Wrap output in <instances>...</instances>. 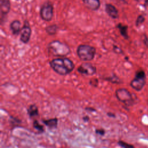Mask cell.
Wrapping results in <instances>:
<instances>
[{
	"instance_id": "cell-1",
	"label": "cell",
	"mask_w": 148,
	"mask_h": 148,
	"mask_svg": "<svg viewBox=\"0 0 148 148\" xmlns=\"http://www.w3.org/2000/svg\"><path fill=\"white\" fill-rule=\"evenodd\" d=\"M49 64L56 73L61 76L69 74L75 66L73 62L67 57H60L53 59L49 62Z\"/></svg>"
},
{
	"instance_id": "cell-2",
	"label": "cell",
	"mask_w": 148,
	"mask_h": 148,
	"mask_svg": "<svg viewBox=\"0 0 148 148\" xmlns=\"http://www.w3.org/2000/svg\"><path fill=\"white\" fill-rule=\"evenodd\" d=\"M47 48L50 54L59 58L65 57L71 53L69 46L58 40H55L50 42Z\"/></svg>"
},
{
	"instance_id": "cell-3",
	"label": "cell",
	"mask_w": 148,
	"mask_h": 148,
	"mask_svg": "<svg viewBox=\"0 0 148 148\" xmlns=\"http://www.w3.org/2000/svg\"><path fill=\"white\" fill-rule=\"evenodd\" d=\"M76 52L80 60L84 62H88L94 59L96 53V49L88 45L82 44L78 46Z\"/></svg>"
},
{
	"instance_id": "cell-4",
	"label": "cell",
	"mask_w": 148,
	"mask_h": 148,
	"mask_svg": "<svg viewBox=\"0 0 148 148\" xmlns=\"http://www.w3.org/2000/svg\"><path fill=\"white\" fill-rule=\"evenodd\" d=\"M115 95L117 99L126 106H132L135 103V100L132 94L125 88H120L116 90Z\"/></svg>"
},
{
	"instance_id": "cell-5",
	"label": "cell",
	"mask_w": 148,
	"mask_h": 148,
	"mask_svg": "<svg viewBox=\"0 0 148 148\" xmlns=\"http://www.w3.org/2000/svg\"><path fill=\"white\" fill-rule=\"evenodd\" d=\"M146 84V74L143 71L136 72L135 77L130 83L131 87L136 91H140Z\"/></svg>"
},
{
	"instance_id": "cell-6",
	"label": "cell",
	"mask_w": 148,
	"mask_h": 148,
	"mask_svg": "<svg viewBox=\"0 0 148 148\" xmlns=\"http://www.w3.org/2000/svg\"><path fill=\"white\" fill-rule=\"evenodd\" d=\"M39 13L40 18L43 21H51L53 17V5L51 2H45L40 7Z\"/></svg>"
},
{
	"instance_id": "cell-7",
	"label": "cell",
	"mask_w": 148,
	"mask_h": 148,
	"mask_svg": "<svg viewBox=\"0 0 148 148\" xmlns=\"http://www.w3.org/2000/svg\"><path fill=\"white\" fill-rule=\"evenodd\" d=\"M31 34H32V30H31V28L30 27L29 23L28 21L25 20L24 21L23 26L22 27V28L21 30L20 40L24 44L28 43L31 38Z\"/></svg>"
},
{
	"instance_id": "cell-8",
	"label": "cell",
	"mask_w": 148,
	"mask_h": 148,
	"mask_svg": "<svg viewBox=\"0 0 148 148\" xmlns=\"http://www.w3.org/2000/svg\"><path fill=\"white\" fill-rule=\"evenodd\" d=\"M77 71L82 75L92 76L96 73L97 68L90 62H83L77 68Z\"/></svg>"
},
{
	"instance_id": "cell-9",
	"label": "cell",
	"mask_w": 148,
	"mask_h": 148,
	"mask_svg": "<svg viewBox=\"0 0 148 148\" xmlns=\"http://www.w3.org/2000/svg\"><path fill=\"white\" fill-rule=\"evenodd\" d=\"M10 2L9 0H0L1 19L7 15L10 10Z\"/></svg>"
},
{
	"instance_id": "cell-10",
	"label": "cell",
	"mask_w": 148,
	"mask_h": 148,
	"mask_svg": "<svg viewBox=\"0 0 148 148\" xmlns=\"http://www.w3.org/2000/svg\"><path fill=\"white\" fill-rule=\"evenodd\" d=\"M105 12L110 17L113 19H116L119 17L118 10L111 3L105 4Z\"/></svg>"
},
{
	"instance_id": "cell-11",
	"label": "cell",
	"mask_w": 148,
	"mask_h": 148,
	"mask_svg": "<svg viewBox=\"0 0 148 148\" xmlns=\"http://www.w3.org/2000/svg\"><path fill=\"white\" fill-rule=\"evenodd\" d=\"M84 5L87 8L91 10H97L100 6V0H82Z\"/></svg>"
},
{
	"instance_id": "cell-12",
	"label": "cell",
	"mask_w": 148,
	"mask_h": 148,
	"mask_svg": "<svg viewBox=\"0 0 148 148\" xmlns=\"http://www.w3.org/2000/svg\"><path fill=\"white\" fill-rule=\"evenodd\" d=\"M21 22L18 20H14L10 23L9 28L13 35L17 36L20 34L22 28V27H21Z\"/></svg>"
},
{
	"instance_id": "cell-13",
	"label": "cell",
	"mask_w": 148,
	"mask_h": 148,
	"mask_svg": "<svg viewBox=\"0 0 148 148\" xmlns=\"http://www.w3.org/2000/svg\"><path fill=\"white\" fill-rule=\"evenodd\" d=\"M27 112L30 118H34L39 116V109L37 105L35 103L29 105L27 109Z\"/></svg>"
},
{
	"instance_id": "cell-14",
	"label": "cell",
	"mask_w": 148,
	"mask_h": 148,
	"mask_svg": "<svg viewBox=\"0 0 148 148\" xmlns=\"http://www.w3.org/2000/svg\"><path fill=\"white\" fill-rule=\"evenodd\" d=\"M58 120L57 117L48 119H42L43 123L48 128L50 129L56 128L58 125Z\"/></svg>"
},
{
	"instance_id": "cell-15",
	"label": "cell",
	"mask_w": 148,
	"mask_h": 148,
	"mask_svg": "<svg viewBox=\"0 0 148 148\" xmlns=\"http://www.w3.org/2000/svg\"><path fill=\"white\" fill-rule=\"evenodd\" d=\"M117 28L119 29V31L121 35L126 39H128V35L127 32L128 26L125 25H123L121 23H119L117 25Z\"/></svg>"
},
{
	"instance_id": "cell-16",
	"label": "cell",
	"mask_w": 148,
	"mask_h": 148,
	"mask_svg": "<svg viewBox=\"0 0 148 148\" xmlns=\"http://www.w3.org/2000/svg\"><path fill=\"white\" fill-rule=\"evenodd\" d=\"M58 29V27L56 24H52L47 26L45 28V31L46 33L50 35H55Z\"/></svg>"
},
{
	"instance_id": "cell-17",
	"label": "cell",
	"mask_w": 148,
	"mask_h": 148,
	"mask_svg": "<svg viewBox=\"0 0 148 148\" xmlns=\"http://www.w3.org/2000/svg\"><path fill=\"white\" fill-rule=\"evenodd\" d=\"M32 126H33V128L34 129H35L38 133L39 134H42L45 132V128H44V126L40 124L39 122L38 121V120L35 119L33 120L32 121Z\"/></svg>"
},
{
	"instance_id": "cell-18",
	"label": "cell",
	"mask_w": 148,
	"mask_h": 148,
	"mask_svg": "<svg viewBox=\"0 0 148 148\" xmlns=\"http://www.w3.org/2000/svg\"><path fill=\"white\" fill-rule=\"evenodd\" d=\"M9 123L11 124V125H12L14 128H15L16 127H18L20 124H21L22 121H21V120L18 119V117L10 115Z\"/></svg>"
},
{
	"instance_id": "cell-19",
	"label": "cell",
	"mask_w": 148,
	"mask_h": 148,
	"mask_svg": "<svg viewBox=\"0 0 148 148\" xmlns=\"http://www.w3.org/2000/svg\"><path fill=\"white\" fill-rule=\"evenodd\" d=\"M104 79L105 80H107V81H108L109 82H111L112 83H114V84H120V83H121V80L116 75H113L111 76H109L108 77L105 78Z\"/></svg>"
},
{
	"instance_id": "cell-20",
	"label": "cell",
	"mask_w": 148,
	"mask_h": 148,
	"mask_svg": "<svg viewBox=\"0 0 148 148\" xmlns=\"http://www.w3.org/2000/svg\"><path fill=\"white\" fill-rule=\"evenodd\" d=\"M117 144L123 148H135L134 145L130 144L126 142H124L122 140H119L117 142Z\"/></svg>"
},
{
	"instance_id": "cell-21",
	"label": "cell",
	"mask_w": 148,
	"mask_h": 148,
	"mask_svg": "<svg viewBox=\"0 0 148 148\" xmlns=\"http://www.w3.org/2000/svg\"><path fill=\"white\" fill-rule=\"evenodd\" d=\"M144 21H145V17L142 15H139L137 17L136 20V23H135L136 26L140 25V24H142L144 22Z\"/></svg>"
},
{
	"instance_id": "cell-22",
	"label": "cell",
	"mask_w": 148,
	"mask_h": 148,
	"mask_svg": "<svg viewBox=\"0 0 148 148\" xmlns=\"http://www.w3.org/2000/svg\"><path fill=\"white\" fill-rule=\"evenodd\" d=\"M95 132L97 135L99 136H104L106 131L103 128H97L95 130Z\"/></svg>"
},
{
	"instance_id": "cell-23",
	"label": "cell",
	"mask_w": 148,
	"mask_h": 148,
	"mask_svg": "<svg viewBox=\"0 0 148 148\" xmlns=\"http://www.w3.org/2000/svg\"><path fill=\"white\" fill-rule=\"evenodd\" d=\"M89 84L92 86V87H98V80L96 78H94V79H92L90 80V82H89Z\"/></svg>"
},
{
	"instance_id": "cell-24",
	"label": "cell",
	"mask_w": 148,
	"mask_h": 148,
	"mask_svg": "<svg viewBox=\"0 0 148 148\" xmlns=\"http://www.w3.org/2000/svg\"><path fill=\"white\" fill-rule=\"evenodd\" d=\"M84 109L87 111V112H95L97 111V110L93 108V107H90V106H87L84 108Z\"/></svg>"
},
{
	"instance_id": "cell-25",
	"label": "cell",
	"mask_w": 148,
	"mask_h": 148,
	"mask_svg": "<svg viewBox=\"0 0 148 148\" xmlns=\"http://www.w3.org/2000/svg\"><path fill=\"white\" fill-rule=\"evenodd\" d=\"M106 114H107V116H108L109 117H110V118H115V117H116V114H115L114 113H112V112H107V113H106Z\"/></svg>"
},
{
	"instance_id": "cell-26",
	"label": "cell",
	"mask_w": 148,
	"mask_h": 148,
	"mask_svg": "<svg viewBox=\"0 0 148 148\" xmlns=\"http://www.w3.org/2000/svg\"><path fill=\"white\" fill-rule=\"evenodd\" d=\"M82 119H83V121H84V122L87 123V122L89 121V120H90V117H89V116H87V115H85L84 116H83V117Z\"/></svg>"
},
{
	"instance_id": "cell-27",
	"label": "cell",
	"mask_w": 148,
	"mask_h": 148,
	"mask_svg": "<svg viewBox=\"0 0 148 148\" xmlns=\"http://www.w3.org/2000/svg\"><path fill=\"white\" fill-rule=\"evenodd\" d=\"M143 42L145 43V45L148 47V39L146 37V36H144V39H143Z\"/></svg>"
},
{
	"instance_id": "cell-28",
	"label": "cell",
	"mask_w": 148,
	"mask_h": 148,
	"mask_svg": "<svg viewBox=\"0 0 148 148\" xmlns=\"http://www.w3.org/2000/svg\"><path fill=\"white\" fill-rule=\"evenodd\" d=\"M147 103H148V100H147Z\"/></svg>"
}]
</instances>
